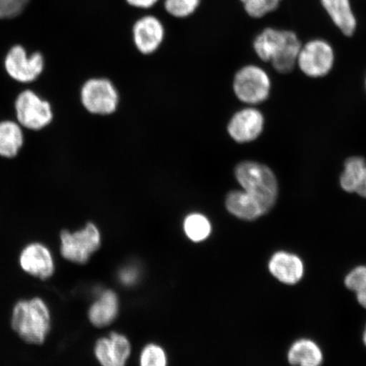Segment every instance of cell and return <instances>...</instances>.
Here are the masks:
<instances>
[{
	"label": "cell",
	"mask_w": 366,
	"mask_h": 366,
	"mask_svg": "<svg viewBox=\"0 0 366 366\" xmlns=\"http://www.w3.org/2000/svg\"><path fill=\"white\" fill-rule=\"evenodd\" d=\"M257 56L264 61H271L278 72L290 73L296 65L301 44L294 31L264 29L254 42Z\"/></svg>",
	"instance_id": "1"
},
{
	"label": "cell",
	"mask_w": 366,
	"mask_h": 366,
	"mask_svg": "<svg viewBox=\"0 0 366 366\" xmlns=\"http://www.w3.org/2000/svg\"><path fill=\"white\" fill-rule=\"evenodd\" d=\"M47 305L40 297L21 300L14 307L11 327L23 341L40 345L46 340L51 327Z\"/></svg>",
	"instance_id": "2"
},
{
	"label": "cell",
	"mask_w": 366,
	"mask_h": 366,
	"mask_svg": "<svg viewBox=\"0 0 366 366\" xmlns=\"http://www.w3.org/2000/svg\"><path fill=\"white\" fill-rule=\"evenodd\" d=\"M235 177L242 190L255 197L269 212L277 202L278 182L274 172L263 164L244 162L237 164Z\"/></svg>",
	"instance_id": "3"
},
{
	"label": "cell",
	"mask_w": 366,
	"mask_h": 366,
	"mask_svg": "<svg viewBox=\"0 0 366 366\" xmlns=\"http://www.w3.org/2000/svg\"><path fill=\"white\" fill-rule=\"evenodd\" d=\"M61 242V253L64 259L84 264L102 245V234L97 226L89 222L84 229L75 232L63 231Z\"/></svg>",
	"instance_id": "4"
},
{
	"label": "cell",
	"mask_w": 366,
	"mask_h": 366,
	"mask_svg": "<svg viewBox=\"0 0 366 366\" xmlns=\"http://www.w3.org/2000/svg\"><path fill=\"white\" fill-rule=\"evenodd\" d=\"M233 90L240 102L258 104L269 97L271 80L263 69L247 66L237 72L233 81Z\"/></svg>",
	"instance_id": "5"
},
{
	"label": "cell",
	"mask_w": 366,
	"mask_h": 366,
	"mask_svg": "<svg viewBox=\"0 0 366 366\" xmlns=\"http://www.w3.org/2000/svg\"><path fill=\"white\" fill-rule=\"evenodd\" d=\"M15 108L18 123L27 129H43L53 120L51 105L31 90L18 95Z\"/></svg>",
	"instance_id": "6"
},
{
	"label": "cell",
	"mask_w": 366,
	"mask_h": 366,
	"mask_svg": "<svg viewBox=\"0 0 366 366\" xmlns=\"http://www.w3.org/2000/svg\"><path fill=\"white\" fill-rule=\"evenodd\" d=\"M82 105L95 114H111L117 111L118 92L112 82L105 79H92L85 82L81 90Z\"/></svg>",
	"instance_id": "7"
},
{
	"label": "cell",
	"mask_w": 366,
	"mask_h": 366,
	"mask_svg": "<svg viewBox=\"0 0 366 366\" xmlns=\"http://www.w3.org/2000/svg\"><path fill=\"white\" fill-rule=\"evenodd\" d=\"M297 62L305 75L310 77L326 76L334 63L332 46L324 40H311L301 47Z\"/></svg>",
	"instance_id": "8"
},
{
	"label": "cell",
	"mask_w": 366,
	"mask_h": 366,
	"mask_svg": "<svg viewBox=\"0 0 366 366\" xmlns=\"http://www.w3.org/2000/svg\"><path fill=\"white\" fill-rule=\"evenodd\" d=\"M4 67L12 79L22 84H29L42 74L44 59L43 54L39 52L27 56L25 49L16 45L7 54Z\"/></svg>",
	"instance_id": "9"
},
{
	"label": "cell",
	"mask_w": 366,
	"mask_h": 366,
	"mask_svg": "<svg viewBox=\"0 0 366 366\" xmlns=\"http://www.w3.org/2000/svg\"><path fill=\"white\" fill-rule=\"evenodd\" d=\"M268 271L282 285L295 286L305 277V265L300 255L287 250H278L269 257Z\"/></svg>",
	"instance_id": "10"
},
{
	"label": "cell",
	"mask_w": 366,
	"mask_h": 366,
	"mask_svg": "<svg viewBox=\"0 0 366 366\" xmlns=\"http://www.w3.org/2000/svg\"><path fill=\"white\" fill-rule=\"evenodd\" d=\"M166 29L162 21L154 16L139 18L132 26V40L141 54H154L162 46Z\"/></svg>",
	"instance_id": "11"
},
{
	"label": "cell",
	"mask_w": 366,
	"mask_h": 366,
	"mask_svg": "<svg viewBox=\"0 0 366 366\" xmlns=\"http://www.w3.org/2000/svg\"><path fill=\"white\" fill-rule=\"evenodd\" d=\"M264 117L254 108H246L237 112L227 126L229 135L237 143H249L254 141L264 129Z\"/></svg>",
	"instance_id": "12"
},
{
	"label": "cell",
	"mask_w": 366,
	"mask_h": 366,
	"mask_svg": "<svg viewBox=\"0 0 366 366\" xmlns=\"http://www.w3.org/2000/svg\"><path fill=\"white\" fill-rule=\"evenodd\" d=\"M19 262L23 271L41 280L51 277L56 269L51 252L39 242L26 245L21 251Z\"/></svg>",
	"instance_id": "13"
},
{
	"label": "cell",
	"mask_w": 366,
	"mask_h": 366,
	"mask_svg": "<svg viewBox=\"0 0 366 366\" xmlns=\"http://www.w3.org/2000/svg\"><path fill=\"white\" fill-rule=\"evenodd\" d=\"M131 350V343L126 336L112 332L96 342L94 354L102 366H126Z\"/></svg>",
	"instance_id": "14"
},
{
	"label": "cell",
	"mask_w": 366,
	"mask_h": 366,
	"mask_svg": "<svg viewBox=\"0 0 366 366\" xmlns=\"http://www.w3.org/2000/svg\"><path fill=\"white\" fill-rule=\"evenodd\" d=\"M226 207L232 216L247 222L254 221L269 212L255 197L244 190L229 193Z\"/></svg>",
	"instance_id": "15"
},
{
	"label": "cell",
	"mask_w": 366,
	"mask_h": 366,
	"mask_svg": "<svg viewBox=\"0 0 366 366\" xmlns=\"http://www.w3.org/2000/svg\"><path fill=\"white\" fill-rule=\"evenodd\" d=\"M291 366H322L324 355L322 347L311 338H299L290 347L287 354Z\"/></svg>",
	"instance_id": "16"
},
{
	"label": "cell",
	"mask_w": 366,
	"mask_h": 366,
	"mask_svg": "<svg viewBox=\"0 0 366 366\" xmlns=\"http://www.w3.org/2000/svg\"><path fill=\"white\" fill-rule=\"evenodd\" d=\"M119 312V300L116 292L104 291L92 305L89 311L90 322L94 327H104L112 324Z\"/></svg>",
	"instance_id": "17"
},
{
	"label": "cell",
	"mask_w": 366,
	"mask_h": 366,
	"mask_svg": "<svg viewBox=\"0 0 366 366\" xmlns=\"http://www.w3.org/2000/svg\"><path fill=\"white\" fill-rule=\"evenodd\" d=\"M322 6L343 34L353 36L357 22L350 0H322Z\"/></svg>",
	"instance_id": "18"
},
{
	"label": "cell",
	"mask_w": 366,
	"mask_h": 366,
	"mask_svg": "<svg viewBox=\"0 0 366 366\" xmlns=\"http://www.w3.org/2000/svg\"><path fill=\"white\" fill-rule=\"evenodd\" d=\"M24 144V136L19 123L0 122V157H16Z\"/></svg>",
	"instance_id": "19"
},
{
	"label": "cell",
	"mask_w": 366,
	"mask_h": 366,
	"mask_svg": "<svg viewBox=\"0 0 366 366\" xmlns=\"http://www.w3.org/2000/svg\"><path fill=\"white\" fill-rule=\"evenodd\" d=\"M366 162L362 157H354L347 159L340 177L342 189L347 193H355L363 179Z\"/></svg>",
	"instance_id": "20"
},
{
	"label": "cell",
	"mask_w": 366,
	"mask_h": 366,
	"mask_svg": "<svg viewBox=\"0 0 366 366\" xmlns=\"http://www.w3.org/2000/svg\"><path fill=\"white\" fill-rule=\"evenodd\" d=\"M185 234L194 242H201L208 239L212 232V225L209 219L200 213H192L183 222Z\"/></svg>",
	"instance_id": "21"
},
{
	"label": "cell",
	"mask_w": 366,
	"mask_h": 366,
	"mask_svg": "<svg viewBox=\"0 0 366 366\" xmlns=\"http://www.w3.org/2000/svg\"><path fill=\"white\" fill-rule=\"evenodd\" d=\"M201 0H164V10L176 18L189 17L199 8Z\"/></svg>",
	"instance_id": "22"
},
{
	"label": "cell",
	"mask_w": 366,
	"mask_h": 366,
	"mask_svg": "<svg viewBox=\"0 0 366 366\" xmlns=\"http://www.w3.org/2000/svg\"><path fill=\"white\" fill-rule=\"evenodd\" d=\"M139 366H167V356L162 347L150 343L142 350Z\"/></svg>",
	"instance_id": "23"
},
{
	"label": "cell",
	"mask_w": 366,
	"mask_h": 366,
	"mask_svg": "<svg viewBox=\"0 0 366 366\" xmlns=\"http://www.w3.org/2000/svg\"><path fill=\"white\" fill-rule=\"evenodd\" d=\"M345 285L347 290L361 294L366 291V265H357L347 272L345 277Z\"/></svg>",
	"instance_id": "24"
},
{
	"label": "cell",
	"mask_w": 366,
	"mask_h": 366,
	"mask_svg": "<svg viewBox=\"0 0 366 366\" xmlns=\"http://www.w3.org/2000/svg\"><path fill=\"white\" fill-rule=\"evenodd\" d=\"M282 0H241L247 13L254 18L262 17L279 6Z\"/></svg>",
	"instance_id": "25"
},
{
	"label": "cell",
	"mask_w": 366,
	"mask_h": 366,
	"mask_svg": "<svg viewBox=\"0 0 366 366\" xmlns=\"http://www.w3.org/2000/svg\"><path fill=\"white\" fill-rule=\"evenodd\" d=\"M29 0H0V18H13L19 16Z\"/></svg>",
	"instance_id": "26"
},
{
	"label": "cell",
	"mask_w": 366,
	"mask_h": 366,
	"mask_svg": "<svg viewBox=\"0 0 366 366\" xmlns=\"http://www.w3.org/2000/svg\"><path fill=\"white\" fill-rule=\"evenodd\" d=\"M139 278V273L135 268L127 267L123 269L120 273V279L124 285H134Z\"/></svg>",
	"instance_id": "27"
},
{
	"label": "cell",
	"mask_w": 366,
	"mask_h": 366,
	"mask_svg": "<svg viewBox=\"0 0 366 366\" xmlns=\"http://www.w3.org/2000/svg\"><path fill=\"white\" fill-rule=\"evenodd\" d=\"M129 6L139 9L152 8L159 0H126Z\"/></svg>",
	"instance_id": "28"
},
{
	"label": "cell",
	"mask_w": 366,
	"mask_h": 366,
	"mask_svg": "<svg viewBox=\"0 0 366 366\" xmlns=\"http://www.w3.org/2000/svg\"><path fill=\"white\" fill-rule=\"evenodd\" d=\"M356 194L366 199V167L363 179L361 181L360 185L358 190H357Z\"/></svg>",
	"instance_id": "29"
},
{
	"label": "cell",
	"mask_w": 366,
	"mask_h": 366,
	"mask_svg": "<svg viewBox=\"0 0 366 366\" xmlns=\"http://www.w3.org/2000/svg\"><path fill=\"white\" fill-rule=\"evenodd\" d=\"M356 300L361 307L366 310V291L361 292V294L355 295Z\"/></svg>",
	"instance_id": "30"
},
{
	"label": "cell",
	"mask_w": 366,
	"mask_h": 366,
	"mask_svg": "<svg viewBox=\"0 0 366 366\" xmlns=\"http://www.w3.org/2000/svg\"><path fill=\"white\" fill-rule=\"evenodd\" d=\"M362 341L364 343V346L365 347V349H366V323H365V326L363 334H362Z\"/></svg>",
	"instance_id": "31"
},
{
	"label": "cell",
	"mask_w": 366,
	"mask_h": 366,
	"mask_svg": "<svg viewBox=\"0 0 366 366\" xmlns=\"http://www.w3.org/2000/svg\"><path fill=\"white\" fill-rule=\"evenodd\" d=\"M365 85H366V81H365Z\"/></svg>",
	"instance_id": "32"
}]
</instances>
